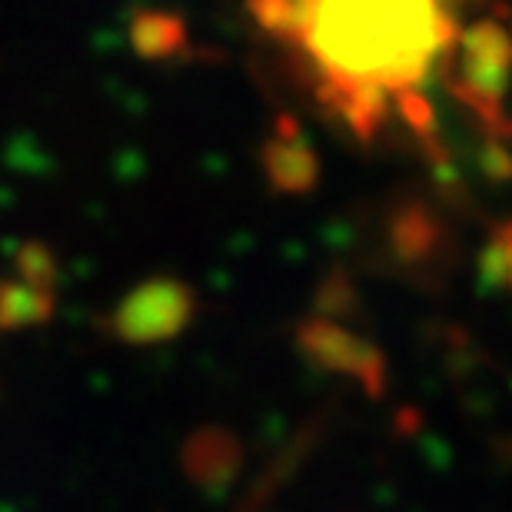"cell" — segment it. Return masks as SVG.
<instances>
[{
  "instance_id": "obj_1",
  "label": "cell",
  "mask_w": 512,
  "mask_h": 512,
  "mask_svg": "<svg viewBox=\"0 0 512 512\" xmlns=\"http://www.w3.org/2000/svg\"><path fill=\"white\" fill-rule=\"evenodd\" d=\"M456 10L439 4H316L303 50L336 84L409 90L456 44Z\"/></svg>"
},
{
  "instance_id": "obj_2",
  "label": "cell",
  "mask_w": 512,
  "mask_h": 512,
  "mask_svg": "<svg viewBox=\"0 0 512 512\" xmlns=\"http://www.w3.org/2000/svg\"><path fill=\"white\" fill-rule=\"evenodd\" d=\"M380 250L416 286H443L456 266L449 223L419 197H399L380 217Z\"/></svg>"
},
{
  "instance_id": "obj_3",
  "label": "cell",
  "mask_w": 512,
  "mask_h": 512,
  "mask_svg": "<svg viewBox=\"0 0 512 512\" xmlns=\"http://www.w3.org/2000/svg\"><path fill=\"white\" fill-rule=\"evenodd\" d=\"M197 296L187 283L160 276V280L140 283L130 290L110 316V330L117 340L130 346H150L160 340H173L183 326L193 320Z\"/></svg>"
},
{
  "instance_id": "obj_4",
  "label": "cell",
  "mask_w": 512,
  "mask_h": 512,
  "mask_svg": "<svg viewBox=\"0 0 512 512\" xmlns=\"http://www.w3.org/2000/svg\"><path fill=\"white\" fill-rule=\"evenodd\" d=\"M296 346L313 366H320L326 373L353 376L370 396H383L386 356L370 340H363L360 333L346 330L333 320H323V316H310L296 330Z\"/></svg>"
},
{
  "instance_id": "obj_5",
  "label": "cell",
  "mask_w": 512,
  "mask_h": 512,
  "mask_svg": "<svg viewBox=\"0 0 512 512\" xmlns=\"http://www.w3.org/2000/svg\"><path fill=\"white\" fill-rule=\"evenodd\" d=\"M260 163L270 187L280 193H310L320 180V160L296 120L286 114L276 120L273 137L260 147Z\"/></svg>"
},
{
  "instance_id": "obj_6",
  "label": "cell",
  "mask_w": 512,
  "mask_h": 512,
  "mask_svg": "<svg viewBox=\"0 0 512 512\" xmlns=\"http://www.w3.org/2000/svg\"><path fill=\"white\" fill-rule=\"evenodd\" d=\"M183 473L190 476L193 486L207 489V493H220L233 483L243 463L240 439L223 426H203L183 443L180 453Z\"/></svg>"
},
{
  "instance_id": "obj_7",
  "label": "cell",
  "mask_w": 512,
  "mask_h": 512,
  "mask_svg": "<svg viewBox=\"0 0 512 512\" xmlns=\"http://www.w3.org/2000/svg\"><path fill=\"white\" fill-rule=\"evenodd\" d=\"M130 44L140 57L163 60L187 50L190 34L187 24L177 14H167V10H137L130 20Z\"/></svg>"
},
{
  "instance_id": "obj_8",
  "label": "cell",
  "mask_w": 512,
  "mask_h": 512,
  "mask_svg": "<svg viewBox=\"0 0 512 512\" xmlns=\"http://www.w3.org/2000/svg\"><path fill=\"white\" fill-rule=\"evenodd\" d=\"M54 313V293L37 290L30 283H7L0 290V330L44 323Z\"/></svg>"
},
{
  "instance_id": "obj_9",
  "label": "cell",
  "mask_w": 512,
  "mask_h": 512,
  "mask_svg": "<svg viewBox=\"0 0 512 512\" xmlns=\"http://www.w3.org/2000/svg\"><path fill=\"white\" fill-rule=\"evenodd\" d=\"M479 283L489 293H512V220L489 230L479 253Z\"/></svg>"
},
{
  "instance_id": "obj_10",
  "label": "cell",
  "mask_w": 512,
  "mask_h": 512,
  "mask_svg": "<svg viewBox=\"0 0 512 512\" xmlns=\"http://www.w3.org/2000/svg\"><path fill=\"white\" fill-rule=\"evenodd\" d=\"M250 14L260 20V27L280 37L283 44L300 47L306 30L313 24L316 4H280V0H270V4H253Z\"/></svg>"
},
{
  "instance_id": "obj_11",
  "label": "cell",
  "mask_w": 512,
  "mask_h": 512,
  "mask_svg": "<svg viewBox=\"0 0 512 512\" xmlns=\"http://www.w3.org/2000/svg\"><path fill=\"white\" fill-rule=\"evenodd\" d=\"M316 310H320L323 320H333V323H336V316H350L356 310V290L343 270H333L323 280L320 296H316Z\"/></svg>"
},
{
  "instance_id": "obj_12",
  "label": "cell",
  "mask_w": 512,
  "mask_h": 512,
  "mask_svg": "<svg viewBox=\"0 0 512 512\" xmlns=\"http://www.w3.org/2000/svg\"><path fill=\"white\" fill-rule=\"evenodd\" d=\"M479 163H483V173H486L489 180H509L512 177V150H509V140L489 137L483 153H479Z\"/></svg>"
},
{
  "instance_id": "obj_13",
  "label": "cell",
  "mask_w": 512,
  "mask_h": 512,
  "mask_svg": "<svg viewBox=\"0 0 512 512\" xmlns=\"http://www.w3.org/2000/svg\"><path fill=\"white\" fill-rule=\"evenodd\" d=\"M509 40H512V30H509Z\"/></svg>"
}]
</instances>
